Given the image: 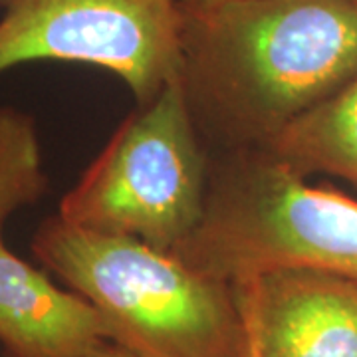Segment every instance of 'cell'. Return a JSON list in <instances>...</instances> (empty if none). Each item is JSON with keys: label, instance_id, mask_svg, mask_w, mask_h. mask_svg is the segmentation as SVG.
I'll use <instances>...</instances> for the list:
<instances>
[{"label": "cell", "instance_id": "3957f363", "mask_svg": "<svg viewBox=\"0 0 357 357\" xmlns=\"http://www.w3.org/2000/svg\"><path fill=\"white\" fill-rule=\"evenodd\" d=\"M175 255L230 286L284 270L357 284V201L307 185L264 149H234L208 178L203 220Z\"/></svg>", "mask_w": 357, "mask_h": 357}, {"label": "cell", "instance_id": "5b68a950", "mask_svg": "<svg viewBox=\"0 0 357 357\" xmlns=\"http://www.w3.org/2000/svg\"><path fill=\"white\" fill-rule=\"evenodd\" d=\"M72 62L119 77L139 105L183 77L178 0H0V74Z\"/></svg>", "mask_w": 357, "mask_h": 357}, {"label": "cell", "instance_id": "52a82bcc", "mask_svg": "<svg viewBox=\"0 0 357 357\" xmlns=\"http://www.w3.org/2000/svg\"><path fill=\"white\" fill-rule=\"evenodd\" d=\"M109 342L103 316L0 241V345L6 357H88Z\"/></svg>", "mask_w": 357, "mask_h": 357}, {"label": "cell", "instance_id": "ba28073f", "mask_svg": "<svg viewBox=\"0 0 357 357\" xmlns=\"http://www.w3.org/2000/svg\"><path fill=\"white\" fill-rule=\"evenodd\" d=\"M264 151L300 175L321 171L357 185V77L290 121Z\"/></svg>", "mask_w": 357, "mask_h": 357}, {"label": "cell", "instance_id": "9c48e42d", "mask_svg": "<svg viewBox=\"0 0 357 357\" xmlns=\"http://www.w3.org/2000/svg\"><path fill=\"white\" fill-rule=\"evenodd\" d=\"M48 189L38 129L22 109L0 105V241L4 222L16 211L38 203Z\"/></svg>", "mask_w": 357, "mask_h": 357}, {"label": "cell", "instance_id": "277c9868", "mask_svg": "<svg viewBox=\"0 0 357 357\" xmlns=\"http://www.w3.org/2000/svg\"><path fill=\"white\" fill-rule=\"evenodd\" d=\"M208 178L181 77L117 128L62 197L58 217L177 252L203 220Z\"/></svg>", "mask_w": 357, "mask_h": 357}, {"label": "cell", "instance_id": "8fae6325", "mask_svg": "<svg viewBox=\"0 0 357 357\" xmlns=\"http://www.w3.org/2000/svg\"><path fill=\"white\" fill-rule=\"evenodd\" d=\"M248 330H250V326H248ZM250 357H260V349H258V344H256V337L252 330H250Z\"/></svg>", "mask_w": 357, "mask_h": 357}, {"label": "cell", "instance_id": "8992f818", "mask_svg": "<svg viewBox=\"0 0 357 357\" xmlns=\"http://www.w3.org/2000/svg\"><path fill=\"white\" fill-rule=\"evenodd\" d=\"M260 357H357V284L284 270L234 286Z\"/></svg>", "mask_w": 357, "mask_h": 357}, {"label": "cell", "instance_id": "7c38bea8", "mask_svg": "<svg viewBox=\"0 0 357 357\" xmlns=\"http://www.w3.org/2000/svg\"><path fill=\"white\" fill-rule=\"evenodd\" d=\"M181 4H189V6H197V4H213V2H220V0H178Z\"/></svg>", "mask_w": 357, "mask_h": 357}, {"label": "cell", "instance_id": "4fadbf2b", "mask_svg": "<svg viewBox=\"0 0 357 357\" xmlns=\"http://www.w3.org/2000/svg\"><path fill=\"white\" fill-rule=\"evenodd\" d=\"M347 2H351V4H356L357 6V0H347Z\"/></svg>", "mask_w": 357, "mask_h": 357}, {"label": "cell", "instance_id": "7a4b0ae2", "mask_svg": "<svg viewBox=\"0 0 357 357\" xmlns=\"http://www.w3.org/2000/svg\"><path fill=\"white\" fill-rule=\"evenodd\" d=\"M38 262L84 296L109 342L137 357H250L238 292L175 252L46 218L32 238Z\"/></svg>", "mask_w": 357, "mask_h": 357}, {"label": "cell", "instance_id": "30bf717a", "mask_svg": "<svg viewBox=\"0 0 357 357\" xmlns=\"http://www.w3.org/2000/svg\"><path fill=\"white\" fill-rule=\"evenodd\" d=\"M88 357H137V356H133V354L128 351L126 347L114 344V342H105V344H102L100 347H96Z\"/></svg>", "mask_w": 357, "mask_h": 357}, {"label": "cell", "instance_id": "6da1fadb", "mask_svg": "<svg viewBox=\"0 0 357 357\" xmlns=\"http://www.w3.org/2000/svg\"><path fill=\"white\" fill-rule=\"evenodd\" d=\"M183 6V82L234 149H266L290 121L357 77L347 0H220Z\"/></svg>", "mask_w": 357, "mask_h": 357}]
</instances>
